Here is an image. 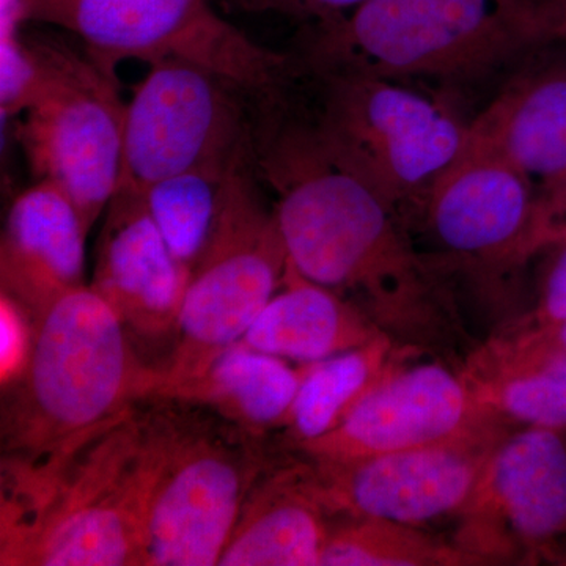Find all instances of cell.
<instances>
[{"label": "cell", "instance_id": "2e32d148", "mask_svg": "<svg viewBox=\"0 0 566 566\" xmlns=\"http://www.w3.org/2000/svg\"><path fill=\"white\" fill-rule=\"evenodd\" d=\"M88 230L62 189L36 181L11 205L0 244L2 293L36 316L85 285Z\"/></svg>", "mask_w": 566, "mask_h": 566}, {"label": "cell", "instance_id": "52a82bcc", "mask_svg": "<svg viewBox=\"0 0 566 566\" xmlns=\"http://www.w3.org/2000/svg\"><path fill=\"white\" fill-rule=\"evenodd\" d=\"M25 22L65 29L109 74L125 61L196 63L232 82L253 103L285 98L301 59L260 46L210 0H21Z\"/></svg>", "mask_w": 566, "mask_h": 566}, {"label": "cell", "instance_id": "5bb4252c", "mask_svg": "<svg viewBox=\"0 0 566 566\" xmlns=\"http://www.w3.org/2000/svg\"><path fill=\"white\" fill-rule=\"evenodd\" d=\"M103 216L93 289L134 344L174 346L191 271L175 259L142 192L118 189Z\"/></svg>", "mask_w": 566, "mask_h": 566}, {"label": "cell", "instance_id": "cb8c5ba5", "mask_svg": "<svg viewBox=\"0 0 566 566\" xmlns=\"http://www.w3.org/2000/svg\"><path fill=\"white\" fill-rule=\"evenodd\" d=\"M238 166L175 175L142 192L175 259L191 273L214 234L230 175Z\"/></svg>", "mask_w": 566, "mask_h": 566}, {"label": "cell", "instance_id": "484cf974", "mask_svg": "<svg viewBox=\"0 0 566 566\" xmlns=\"http://www.w3.org/2000/svg\"><path fill=\"white\" fill-rule=\"evenodd\" d=\"M566 243V172L536 186L526 230L517 244L512 266H520L539 252Z\"/></svg>", "mask_w": 566, "mask_h": 566}, {"label": "cell", "instance_id": "ba28073f", "mask_svg": "<svg viewBox=\"0 0 566 566\" xmlns=\"http://www.w3.org/2000/svg\"><path fill=\"white\" fill-rule=\"evenodd\" d=\"M290 256L253 158L230 175L218 227L196 264L178 316L177 338L155 397L202 375L240 344L281 290Z\"/></svg>", "mask_w": 566, "mask_h": 566}, {"label": "cell", "instance_id": "7a4b0ae2", "mask_svg": "<svg viewBox=\"0 0 566 566\" xmlns=\"http://www.w3.org/2000/svg\"><path fill=\"white\" fill-rule=\"evenodd\" d=\"M155 468L147 401L46 455L2 458L0 565L144 566Z\"/></svg>", "mask_w": 566, "mask_h": 566}, {"label": "cell", "instance_id": "8992f818", "mask_svg": "<svg viewBox=\"0 0 566 566\" xmlns=\"http://www.w3.org/2000/svg\"><path fill=\"white\" fill-rule=\"evenodd\" d=\"M318 82L312 117L327 153L406 222L463 148L465 128L447 104L405 82L340 69H305Z\"/></svg>", "mask_w": 566, "mask_h": 566}, {"label": "cell", "instance_id": "f1b7e54d", "mask_svg": "<svg viewBox=\"0 0 566 566\" xmlns=\"http://www.w3.org/2000/svg\"><path fill=\"white\" fill-rule=\"evenodd\" d=\"M556 255L547 270L542 293L534 311L517 326L527 329H549L566 323V243L557 245Z\"/></svg>", "mask_w": 566, "mask_h": 566}, {"label": "cell", "instance_id": "6da1fadb", "mask_svg": "<svg viewBox=\"0 0 566 566\" xmlns=\"http://www.w3.org/2000/svg\"><path fill=\"white\" fill-rule=\"evenodd\" d=\"M253 167L304 277L353 301L405 348L449 353L468 340L452 294L403 219L335 161L307 117L264 122Z\"/></svg>", "mask_w": 566, "mask_h": 566}, {"label": "cell", "instance_id": "4316f807", "mask_svg": "<svg viewBox=\"0 0 566 566\" xmlns=\"http://www.w3.org/2000/svg\"><path fill=\"white\" fill-rule=\"evenodd\" d=\"M0 382L6 387L21 375L35 334L32 316L6 293L0 296Z\"/></svg>", "mask_w": 566, "mask_h": 566}, {"label": "cell", "instance_id": "83f0119b", "mask_svg": "<svg viewBox=\"0 0 566 566\" xmlns=\"http://www.w3.org/2000/svg\"><path fill=\"white\" fill-rule=\"evenodd\" d=\"M485 345L513 359L566 360V323L549 329H527L515 324Z\"/></svg>", "mask_w": 566, "mask_h": 566}, {"label": "cell", "instance_id": "e0dca14e", "mask_svg": "<svg viewBox=\"0 0 566 566\" xmlns=\"http://www.w3.org/2000/svg\"><path fill=\"white\" fill-rule=\"evenodd\" d=\"M461 155L488 156L542 185L566 172V61L539 63L468 123Z\"/></svg>", "mask_w": 566, "mask_h": 566}, {"label": "cell", "instance_id": "7c38bea8", "mask_svg": "<svg viewBox=\"0 0 566 566\" xmlns=\"http://www.w3.org/2000/svg\"><path fill=\"white\" fill-rule=\"evenodd\" d=\"M453 543L483 565L535 560L566 535V436L527 427L493 450L458 513Z\"/></svg>", "mask_w": 566, "mask_h": 566}, {"label": "cell", "instance_id": "ac0fdd59", "mask_svg": "<svg viewBox=\"0 0 566 566\" xmlns=\"http://www.w3.org/2000/svg\"><path fill=\"white\" fill-rule=\"evenodd\" d=\"M305 476L303 458L277 449L256 476L221 566H319L333 526Z\"/></svg>", "mask_w": 566, "mask_h": 566}, {"label": "cell", "instance_id": "d6986e66", "mask_svg": "<svg viewBox=\"0 0 566 566\" xmlns=\"http://www.w3.org/2000/svg\"><path fill=\"white\" fill-rule=\"evenodd\" d=\"M385 334L363 308L308 281L292 263L285 281L240 344L285 360L319 363Z\"/></svg>", "mask_w": 566, "mask_h": 566}, {"label": "cell", "instance_id": "9a60e30c", "mask_svg": "<svg viewBox=\"0 0 566 566\" xmlns=\"http://www.w3.org/2000/svg\"><path fill=\"white\" fill-rule=\"evenodd\" d=\"M535 189L526 175L499 159L460 153L431 185L419 216L447 252L509 268Z\"/></svg>", "mask_w": 566, "mask_h": 566}, {"label": "cell", "instance_id": "603a6c76", "mask_svg": "<svg viewBox=\"0 0 566 566\" xmlns=\"http://www.w3.org/2000/svg\"><path fill=\"white\" fill-rule=\"evenodd\" d=\"M479 558L424 534L419 526L374 520L334 517L319 566H469Z\"/></svg>", "mask_w": 566, "mask_h": 566}, {"label": "cell", "instance_id": "4dcf8cb0", "mask_svg": "<svg viewBox=\"0 0 566 566\" xmlns=\"http://www.w3.org/2000/svg\"><path fill=\"white\" fill-rule=\"evenodd\" d=\"M538 560H547L551 564L566 565V535L547 545L539 554Z\"/></svg>", "mask_w": 566, "mask_h": 566}, {"label": "cell", "instance_id": "7402d4cb", "mask_svg": "<svg viewBox=\"0 0 566 566\" xmlns=\"http://www.w3.org/2000/svg\"><path fill=\"white\" fill-rule=\"evenodd\" d=\"M461 367L495 419L566 430V360L513 359L482 346Z\"/></svg>", "mask_w": 566, "mask_h": 566}, {"label": "cell", "instance_id": "4fadbf2b", "mask_svg": "<svg viewBox=\"0 0 566 566\" xmlns=\"http://www.w3.org/2000/svg\"><path fill=\"white\" fill-rule=\"evenodd\" d=\"M420 356L395 365L331 433L289 452L314 460H356L438 444L501 422L480 403L461 365L423 363L417 360Z\"/></svg>", "mask_w": 566, "mask_h": 566}, {"label": "cell", "instance_id": "30bf717a", "mask_svg": "<svg viewBox=\"0 0 566 566\" xmlns=\"http://www.w3.org/2000/svg\"><path fill=\"white\" fill-rule=\"evenodd\" d=\"M253 122L252 99L232 82L191 62L155 63L126 104L118 189L232 169L253 156Z\"/></svg>", "mask_w": 566, "mask_h": 566}, {"label": "cell", "instance_id": "3957f363", "mask_svg": "<svg viewBox=\"0 0 566 566\" xmlns=\"http://www.w3.org/2000/svg\"><path fill=\"white\" fill-rule=\"evenodd\" d=\"M147 363L111 304L82 285L48 305L21 375L2 387V458L33 460L155 397Z\"/></svg>", "mask_w": 566, "mask_h": 566}, {"label": "cell", "instance_id": "f546056e", "mask_svg": "<svg viewBox=\"0 0 566 566\" xmlns=\"http://www.w3.org/2000/svg\"><path fill=\"white\" fill-rule=\"evenodd\" d=\"M252 13H279L316 22L333 20L374 0H223Z\"/></svg>", "mask_w": 566, "mask_h": 566}, {"label": "cell", "instance_id": "8fae6325", "mask_svg": "<svg viewBox=\"0 0 566 566\" xmlns=\"http://www.w3.org/2000/svg\"><path fill=\"white\" fill-rule=\"evenodd\" d=\"M495 422L438 444L356 460L304 461L316 499L333 517H374L422 526L458 515L488 458L505 438Z\"/></svg>", "mask_w": 566, "mask_h": 566}, {"label": "cell", "instance_id": "9c48e42d", "mask_svg": "<svg viewBox=\"0 0 566 566\" xmlns=\"http://www.w3.org/2000/svg\"><path fill=\"white\" fill-rule=\"evenodd\" d=\"M29 40L40 81L18 140L36 181L62 189L91 232L120 185L126 104L118 80L65 44Z\"/></svg>", "mask_w": 566, "mask_h": 566}, {"label": "cell", "instance_id": "5b68a950", "mask_svg": "<svg viewBox=\"0 0 566 566\" xmlns=\"http://www.w3.org/2000/svg\"><path fill=\"white\" fill-rule=\"evenodd\" d=\"M156 468L144 517V566L219 565L249 490L277 447L177 398L147 400Z\"/></svg>", "mask_w": 566, "mask_h": 566}, {"label": "cell", "instance_id": "277c9868", "mask_svg": "<svg viewBox=\"0 0 566 566\" xmlns=\"http://www.w3.org/2000/svg\"><path fill=\"white\" fill-rule=\"evenodd\" d=\"M566 40V0H374L322 21L305 69L463 81Z\"/></svg>", "mask_w": 566, "mask_h": 566}, {"label": "cell", "instance_id": "ffe728a7", "mask_svg": "<svg viewBox=\"0 0 566 566\" xmlns=\"http://www.w3.org/2000/svg\"><path fill=\"white\" fill-rule=\"evenodd\" d=\"M307 368L308 364L292 367L273 354L237 344L219 354L202 375L161 398L202 406L245 433L271 439L285 424Z\"/></svg>", "mask_w": 566, "mask_h": 566}, {"label": "cell", "instance_id": "d4e9b609", "mask_svg": "<svg viewBox=\"0 0 566 566\" xmlns=\"http://www.w3.org/2000/svg\"><path fill=\"white\" fill-rule=\"evenodd\" d=\"M22 24H25V20L21 0H2L0 109L3 118L20 115L39 87V59L31 40L22 35Z\"/></svg>", "mask_w": 566, "mask_h": 566}, {"label": "cell", "instance_id": "44dd1931", "mask_svg": "<svg viewBox=\"0 0 566 566\" xmlns=\"http://www.w3.org/2000/svg\"><path fill=\"white\" fill-rule=\"evenodd\" d=\"M412 354L424 353L381 334L352 352L308 364L292 411L274 436L279 449L292 450L331 433L395 365Z\"/></svg>", "mask_w": 566, "mask_h": 566}]
</instances>
